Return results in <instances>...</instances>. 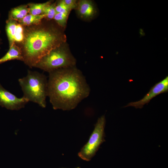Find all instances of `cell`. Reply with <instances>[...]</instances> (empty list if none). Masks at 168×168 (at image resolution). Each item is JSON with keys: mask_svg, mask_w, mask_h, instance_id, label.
<instances>
[{"mask_svg": "<svg viewBox=\"0 0 168 168\" xmlns=\"http://www.w3.org/2000/svg\"><path fill=\"white\" fill-rule=\"evenodd\" d=\"M47 96L54 110H70L89 95L90 88L84 76L73 67L49 72Z\"/></svg>", "mask_w": 168, "mask_h": 168, "instance_id": "obj_1", "label": "cell"}, {"mask_svg": "<svg viewBox=\"0 0 168 168\" xmlns=\"http://www.w3.org/2000/svg\"><path fill=\"white\" fill-rule=\"evenodd\" d=\"M44 18L39 24L25 26L24 39L19 46L23 62L30 68L44 56L64 44L66 36L57 25Z\"/></svg>", "mask_w": 168, "mask_h": 168, "instance_id": "obj_2", "label": "cell"}, {"mask_svg": "<svg viewBox=\"0 0 168 168\" xmlns=\"http://www.w3.org/2000/svg\"><path fill=\"white\" fill-rule=\"evenodd\" d=\"M18 82L23 93V97L42 108L46 107L48 80L45 75L28 70L27 75L19 79Z\"/></svg>", "mask_w": 168, "mask_h": 168, "instance_id": "obj_3", "label": "cell"}, {"mask_svg": "<svg viewBox=\"0 0 168 168\" xmlns=\"http://www.w3.org/2000/svg\"><path fill=\"white\" fill-rule=\"evenodd\" d=\"M63 44L43 57L34 67L49 73L59 69L73 67L75 60L64 47Z\"/></svg>", "mask_w": 168, "mask_h": 168, "instance_id": "obj_4", "label": "cell"}, {"mask_svg": "<svg viewBox=\"0 0 168 168\" xmlns=\"http://www.w3.org/2000/svg\"><path fill=\"white\" fill-rule=\"evenodd\" d=\"M105 122L104 115L98 119L88 140L78 154V156L82 160L90 161L96 155L100 145L105 141Z\"/></svg>", "mask_w": 168, "mask_h": 168, "instance_id": "obj_5", "label": "cell"}, {"mask_svg": "<svg viewBox=\"0 0 168 168\" xmlns=\"http://www.w3.org/2000/svg\"><path fill=\"white\" fill-rule=\"evenodd\" d=\"M29 102L26 98H21L5 89L0 83V106L11 110H18L24 107Z\"/></svg>", "mask_w": 168, "mask_h": 168, "instance_id": "obj_6", "label": "cell"}, {"mask_svg": "<svg viewBox=\"0 0 168 168\" xmlns=\"http://www.w3.org/2000/svg\"><path fill=\"white\" fill-rule=\"evenodd\" d=\"M168 91V76L160 82L156 83L152 87L150 91L140 100L131 102L124 107L133 106L136 108L141 109L144 105L147 104L153 98L157 95Z\"/></svg>", "mask_w": 168, "mask_h": 168, "instance_id": "obj_7", "label": "cell"}, {"mask_svg": "<svg viewBox=\"0 0 168 168\" xmlns=\"http://www.w3.org/2000/svg\"><path fill=\"white\" fill-rule=\"evenodd\" d=\"M77 12L82 18L89 19L93 17L96 13L95 7L90 1L81 0L77 2Z\"/></svg>", "mask_w": 168, "mask_h": 168, "instance_id": "obj_8", "label": "cell"}, {"mask_svg": "<svg viewBox=\"0 0 168 168\" xmlns=\"http://www.w3.org/2000/svg\"><path fill=\"white\" fill-rule=\"evenodd\" d=\"M13 60L23 61L21 49L15 43L9 47L8 52L0 58V65L7 61Z\"/></svg>", "mask_w": 168, "mask_h": 168, "instance_id": "obj_9", "label": "cell"}, {"mask_svg": "<svg viewBox=\"0 0 168 168\" xmlns=\"http://www.w3.org/2000/svg\"><path fill=\"white\" fill-rule=\"evenodd\" d=\"M18 22L17 21L8 17L6 21L5 30L9 47L15 43V37Z\"/></svg>", "mask_w": 168, "mask_h": 168, "instance_id": "obj_10", "label": "cell"}, {"mask_svg": "<svg viewBox=\"0 0 168 168\" xmlns=\"http://www.w3.org/2000/svg\"><path fill=\"white\" fill-rule=\"evenodd\" d=\"M29 10L27 4L21 5L12 8L8 17L19 22L29 14Z\"/></svg>", "mask_w": 168, "mask_h": 168, "instance_id": "obj_11", "label": "cell"}, {"mask_svg": "<svg viewBox=\"0 0 168 168\" xmlns=\"http://www.w3.org/2000/svg\"><path fill=\"white\" fill-rule=\"evenodd\" d=\"M44 18L43 14L34 15L28 14L18 22L24 26H28L40 24Z\"/></svg>", "mask_w": 168, "mask_h": 168, "instance_id": "obj_12", "label": "cell"}, {"mask_svg": "<svg viewBox=\"0 0 168 168\" xmlns=\"http://www.w3.org/2000/svg\"><path fill=\"white\" fill-rule=\"evenodd\" d=\"M53 2L51 0L43 3H28L27 5L29 10V14L34 15L42 14L44 8Z\"/></svg>", "mask_w": 168, "mask_h": 168, "instance_id": "obj_13", "label": "cell"}, {"mask_svg": "<svg viewBox=\"0 0 168 168\" xmlns=\"http://www.w3.org/2000/svg\"><path fill=\"white\" fill-rule=\"evenodd\" d=\"M56 2H53L48 5L44 8L43 14L45 16L44 19L48 21L54 19L56 13L55 7Z\"/></svg>", "mask_w": 168, "mask_h": 168, "instance_id": "obj_14", "label": "cell"}, {"mask_svg": "<svg viewBox=\"0 0 168 168\" xmlns=\"http://www.w3.org/2000/svg\"><path fill=\"white\" fill-rule=\"evenodd\" d=\"M24 30L25 26L18 22L15 37V43L19 46L24 41Z\"/></svg>", "mask_w": 168, "mask_h": 168, "instance_id": "obj_15", "label": "cell"}, {"mask_svg": "<svg viewBox=\"0 0 168 168\" xmlns=\"http://www.w3.org/2000/svg\"><path fill=\"white\" fill-rule=\"evenodd\" d=\"M68 14L60 13H57L54 19L59 26L64 28L66 25Z\"/></svg>", "mask_w": 168, "mask_h": 168, "instance_id": "obj_16", "label": "cell"}, {"mask_svg": "<svg viewBox=\"0 0 168 168\" xmlns=\"http://www.w3.org/2000/svg\"><path fill=\"white\" fill-rule=\"evenodd\" d=\"M56 13H63L69 14L71 10L63 3L62 0L56 2L55 7Z\"/></svg>", "mask_w": 168, "mask_h": 168, "instance_id": "obj_17", "label": "cell"}, {"mask_svg": "<svg viewBox=\"0 0 168 168\" xmlns=\"http://www.w3.org/2000/svg\"><path fill=\"white\" fill-rule=\"evenodd\" d=\"M63 3L71 10L77 7V2L76 0H62Z\"/></svg>", "mask_w": 168, "mask_h": 168, "instance_id": "obj_18", "label": "cell"}, {"mask_svg": "<svg viewBox=\"0 0 168 168\" xmlns=\"http://www.w3.org/2000/svg\"><path fill=\"white\" fill-rule=\"evenodd\" d=\"M0 17H1V13H0ZM0 34H1V31L0 30V46H1V44L2 43V39H1V38Z\"/></svg>", "mask_w": 168, "mask_h": 168, "instance_id": "obj_19", "label": "cell"}, {"mask_svg": "<svg viewBox=\"0 0 168 168\" xmlns=\"http://www.w3.org/2000/svg\"><path fill=\"white\" fill-rule=\"evenodd\" d=\"M75 168H80V167H75Z\"/></svg>", "mask_w": 168, "mask_h": 168, "instance_id": "obj_20", "label": "cell"}]
</instances>
